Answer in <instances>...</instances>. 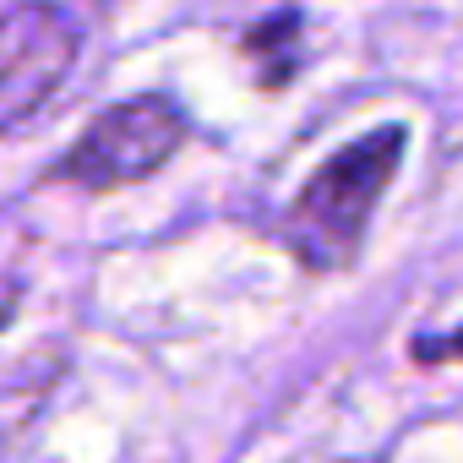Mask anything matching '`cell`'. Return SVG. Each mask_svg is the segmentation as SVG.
Listing matches in <instances>:
<instances>
[{"instance_id": "obj_5", "label": "cell", "mask_w": 463, "mask_h": 463, "mask_svg": "<svg viewBox=\"0 0 463 463\" xmlns=\"http://www.w3.org/2000/svg\"><path fill=\"white\" fill-rule=\"evenodd\" d=\"M409 354L420 365H463V327L458 333H436V338H414Z\"/></svg>"}, {"instance_id": "obj_4", "label": "cell", "mask_w": 463, "mask_h": 463, "mask_svg": "<svg viewBox=\"0 0 463 463\" xmlns=\"http://www.w3.org/2000/svg\"><path fill=\"white\" fill-rule=\"evenodd\" d=\"M295 39H300V28H295V17L284 12V17H273V23H257L251 33H246V55H273L268 61V82L279 88L289 71H295Z\"/></svg>"}, {"instance_id": "obj_2", "label": "cell", "mask_w": 463, "mask_h": 463, "mask_svg": "<svg viewBox=\"0 0 463 463\" xmlns=\"http://www.w3.org/2000/svg\"><path fill=\"white\" fill-rule=\"evenodd\" d=\"M180 142H185V115L164 93H137L93 115L88 131L61 153L50 180L77 185L88 196H109V191H126L158 175L180 153Z\"/></svg>"}, {"instance_id": "obj_3", "label": "cell", "mask_w": 463, "mask_h": 463, "mask_svg": "<svg viewBox=\"0 0 463 463\" xmlns=\"http://www.w3.org/2000/svg\"><path fill=\"white\" fill-rule=\"evenodd\" d=\"M82 50V28L66 6L50 0H17L0 17V120L6 131L28 126L71 77Z\"/></svg>"}, {"instance_id": "obj_1", "label": "cell", "mask_w": 463, "mask_h": 463, "mask_svg": "<svg viewBox=\"0 0 463 463\" xmlns=\"http://www.w3.org/2000/svg\"><path fill=\"white\" fill-rule=\"evenodd\" d=\"M403 142H409L403 126H371L365 137L322 158V169L295 191L284 213V241L311 273H338L360 257L371 213L398 175Z\"/></svg>"}]
</instances>
